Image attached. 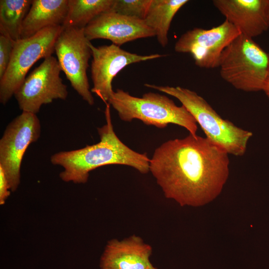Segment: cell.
<instances>
[{
  "instance_id": "obj_1",
  "label": "cell",
  "mask_w": 269,
  "mask_h": 269,
  "mask_svg": "<svg viewBox=\"0 0 269 269\" xmlns=\"http://www.w3.org/2000/svg\"><path fill=\"white\" fill-rule=\"evenodd\" d=\"M228 155L207 137L189 134L157 147L149 170L166 198L200 207L221 193L229 175Z\"/></svg>"
},
{
  "instance_id": "obj_2",
  "label": "cell",
  "mask_w": 269,
  "mask_h": 269,
  "mask_svg": "<svg viewBox=\"0 0 269 269\" xmlns=\"http://www.w3.org/2000/svg\"><path fill=\"white\" fill-rule=\"evenodd\" d=\"M105 114L106 124L98 128L100 141L94 144L53 154L51 162L63 168L60 177L65 182H87L90 171L103 166L121 164L131 166L142 174L149 171L150 159L147 153H140L124 144L116 134L112 125L110 106Z\"/></svg>"
},
{
  "instance_id": "obj_3",
  "label": "cell",
  "mask_w": 269,
  "mask_h": 269,
  "mask_svg": "<svg viewBox=\"0 0 269 269\" xmlns=\"http://www.w3.org/2000/svg\"><path fill=\"white\" fill-rule=\"evenodd\" d=\"M178 100L190 113L206 135V137L226 151L228 154H245L253 133L232 122L222 118L212 106L196 92L180 86L144 84Z\"/></svg>"
},
{
  "instance_id": "obj_4",
  "label": "cell",
  "mask_w": 269,
  "mask_h": 269,
  "mask_svg": "<svg viewBox=\"0 0 269 269\" xmlns=\"http://www.w3.org/2000/svg\"><path fill=\"white\" fill-rule=\"evenodd\" d=\"M108 103L123 121L131 122L137 119L146 125L161 129L172 124L184 128L190 134L196 135L197 124L192 115L184 106L176 105L164 95L150 92L140 98L117 89Z\"/></svg>"
},
{
  "instance_id": "obj_5",
  "label": "cell",
  "mask_w": 269,
  "mask_h": 269,
  "mask_svg": "<svg viewBox=\"0 0 269 269\" xmlns=\"http://www.w3.org/2000/svg\"><path fill=\"white\" fill-rule=\"evenodd\" d=\"M218 67L222 78L236 89L263 91L269 71V53L253 38L240 34L224 50Z\"/></svg>"
},
{
  "instance_id": "obj_6",
  "label": "cell",
  "mask_w": 269,
  "mask_h": 269,
  "mask_svg": "<svg viewBox=\"0 0 269 269\" xmlns=\"http://www.w3.org/2000/svg\"><path fill=\"white\" fill-rule=\"evenodd\" d=\"M62 26L46 27L34 35L15 42L8 66L0 79V102L5 105L14 95L31 67L52 56Z\"/></svg>"
},
{
  "instance_id": "obj_7",
  "label": "cell",
  "mask_w": 269,
  "mask_h": 269,
  "mask_svg": "<svg viewBox=\"0 0 269 269\" xmlns=\"http://www.w3.org/2000/svg\"><path fill=\"white\" fill-rule=\"evenodd\" d=\"M84 28L64 27L55 44L54 50L62 71L72 87L89 105L95 100L90 90L87 74L92 56Z\"/></svg>"
},
{
  "instance_id": "obj_8",
  "label": "cell",
  "mask_w": 269,
  "mask_h": 269,
  "mask_svg": "<svg viewBox=\"0 0 269 269\" xmlns=\"http://www.w3.org/2000/svg\"><path fill=\"white\" fill-rule=\"evenodd\" d=\"M41 134V125L36 114L22 112L6 127L0 139V166L8 180L10 190L15 191L20 178L23 155L29 145Z\"/></svg>"
},
{
  "instance_id": "obj_9",
  "label": "cell",
  "mask_w": 269,
  "mask_h": 269,
  "mask_svg": "<svg viewBox=\"0 0 269 269\" xmlns=\"http://www.w3.org/2000/svg\"><path fill=\"white\" fill-rule=\"evenodd\" d=\"M62 71L56 58L44 59L24 80L14 96L22 112L36 114L44 104L54 100H66L67 86L60 76Z\"/></svg>"
},
{
  "instance_id": "obj_10",
  "label": "cell",
  "mask_w": 269,
  "mask_h": 269,
  "mask_svg": "<svg viewBox=\"0 0 269 269\" xmlns=\"http://www.w3.org/2000/svg\"><path fill=\"white\" fill-rule=\"evenodd\" d=\"M240 31L228 20L210 29L195 27L182 34L174 45L178 53H189L196 66L210 69L218 67L224 50Z\"/></svg>"
},
{
  "instance_id": "obj_11",
  "label": "cell",
  "mask_w": 269,
  "mask_h": 269,
  "mask_svg": "<svg viewBox=\"0 0 269 269\" xmlns=\"http://www.w3.org/2000/svg\"><path fill=\"white\" fill-rule=\"evenodd\" d=\"M89 46L93 58L91 71L93 86L91 91L105 103H108L114 91L112 85L113 80L125 67L167 56L158 53L139 55L127 51L114 44L96 47L90 42Z\"/></svg>"
},
{
  "instance_id": "obj_12",
  "label": "cell",
  "mask_w": 269,
  "mask_h": 269,
  "mask_svg": "<svg viewBox=\"0 0 269 269\" xmlns=\"http://www.w3.org/2000/svg\"><path fill=\"white\" fill-rule=\"evenodd\" d=\"M84 33L89 41L108 39L120 47L137 39L155 36L154 30L147 25L144 20L122 15L112 10L95 18L85 27Z\"/></svg>"
},
{
  "instance_id": "obj_13",
  "label": "cell",
  "mask_w": 269,
  "mask_h": 269,
  "mask_svg": "<svg viewBox=\"0 0 269 269\" xmlns=\"http://www.w3.org/2000/svg\"><path fill=\"white\" fill-rule=\"evenodd\" d=\"M214 6L241 34L253 38L269 29V0H214Z\"/></svg>"
},
{
  "instance_id": "obj_14",
  "label": "cell",
  "mask_w": 269,
  "mask_h": 269,
  "mask_svg": "<svg viewBox=\"0 0 269 269\" xmlns=\"http://www.w3.org/2000/svg\"><path fill=\"white\" fill-rule=\"evenodd\" d=\"M152 248L139 236L112 239L107 244L100 260L101 269H150Z\"/></svg>"
},
{
  "instance_id": "obj_15",
  "label": "cell",
  "mask_w": 269,
  "mask_h": 269,
  "mask_svg": "<svg viewBox=\"0 0 269 269\" xmlns=\"http://www.w3.org/2000/svg\"><path fill=\"white\" fill-rule=\"evenodd\" d=\"M69 0H32L21 29V39L30 37L50 26H63L68 10Z\"/></svg>"
},
{
  "instance_id": "obj_16",
  "label": "cell",
  "mask_w": 269,
  "mask_h": 269,
  "mask_svg": "<svg viewBox=\"0 0 269 269\" xmlns=\"http://www.w3.org/2000/svg\"><path fill=\"white\" fill-rule=\"evenodd\" d=\"M188 0H151L144 21L155 33L158 42L163 47L168 42V33L176 13Z\"/></svg>"
},
{
  "instance_id": "obj_17",
  "label": "cell",
  "mask_w": 269,
  "mask_h": 269,
  "mask_svg": "<svg viewBox=\"0 0 269 269\" xmlns=\"http://www.w3.org/2000/svg\"><path fill=\"white\" fill-rule=\"evenodd\" d=\"M32 0H0V34L14 42L21 39L23 21Z\"/></svg>"
},
{
  "instance_id": "obj_18",
  "label": "cell",
  "mask_w": 269,
  "mask_h": 269,
  "mask_svg": "<svg viewBox=\"0 0 269 269\" xmlns=\"http://www.w3.org/2000/svg\"><path fill=\"white\" fill-rule=\"evenodd\" d=\"M115 0H69L64 27H85L101 14L111 10Z\"/></svg>"
},
{
  "instance_id": "obj_19",
  "label": "cell",
  "mask_w": 269,
  "mask_h": 269,
  "mask_svg": "<svg viewBox=\"0 0 269 269\" xmlns=\"http://www.w3.org/2000/svg\"><path fill=\"white\" fill-rule=\"evenodd\" d=\"M151 2V0H115L111 10L144 20Z\"/></svg>"
},
{
  "instance_id": "obj_20",
  "label": "cell",
  "mask_w": 269,
  "mask_h": 269,
  "mask_svg": "<svg viewBox=\"0 0 269 269\" xmlns=\"http://www.w3.org/2000/svg\"><path fill=\"white\" fill-rule=\"evenodd\" d=\"M14 43L9 38L0 34V79L8 66Z\"/></svg>"
},
{
  "instance_id": "obj_21",
  "label": "cell",
  "mask_w": 269,
  "mask_h": 269,
  "mask_svg": "<svg viewBox=\"0 0 269 269\" xmlns=\"http://www.w3.org/2000/svg\"><path fill=\"white\" fill-rule=\"evenodd\" d=\"M9 183L5 173L0 166V204L3 205L10 195Z\"/></svg>"
},
{
  "instance_id": "obj_22",
  "label": "cell",
  "mask_w": 269,
  "mask_h": 269,
  "mask_svg": "<svg viewBox=\"0 0 269 269\" xmlns=\"http://www.w3.org/2000/svg\"><path fill=\"white\" fill-rule=\"evenodd\" d=\"M263 91H264L265 94L267 95V96L268 98H269V67L268 76L267 77V79H266Z\"/></svg>"
},
{
  "instance_id": "obj_23",
  "label": "cell",
  "mask_w": 269,
  "mask_h": 269,
  "mask_svg": "<svg viewBox=\"0 0 269 269\" xmlns=\"http://www.w3.org/2000/svg\"><path fill=\"white\" fill-rule=\"evenodd\" d=\"M150 269H157L156 268L154 267L153 266L150 268Z\"/></svg>"
},
{
  "instance_id": "obj_24",
  "label": "cell",
  "mask_w": 269,
  "mask_h": 269,
  "mask_svg": "<svg viewBox=\"0 0 269 269\" xmlns=\"http://www.w3.org/2000/svg\"></svg>"
}]
</instances>
